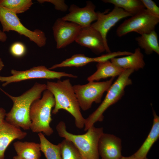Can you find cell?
Segmentation results:
<instances>
[{"label":"cell","mask_w":159,"mask_h":159,"mask_svg":"<svg viewBox=\"0 0 159 159\" xmlns=\"http://www.w3.org/2000/svg\"><path fill=\"white\" fill-rule=\"evenodd\" d=\"M0 90L12 100L13 105L6 113L5 120L9 123L25 130L30 129V108L32 103L39 99L42 92L47 90L46 84L36 82L30 89L21 95L13 96L0 88Z\"/></svg>","instance_id":"1"},{"label":"cell","mask_w":159,"mask_h":159,"mask_svg":"<svg viewBox=\"0 0 159 159\" xmlns=\"http://www.w3.org/2000/svg\"><path fill=\"white\" fill-rule=\"evenodd\" d=\"M47 90L53 94L55 104L52 112L57 114L61 109L65 110L71 114L74 119L75 124L78 128L81 129L85 125V119L80 111V108L73 86L67 79L57 82L48 81Z\"/></svg>","instance_id":"2"},{"label":"cell","mask_w":159,"mask_h":159,"mask_svg":"<svg viewBox=\"0 0 159 159\" xmlns=\"http://www.w3.org/2000/svg\"><path fill=\"white\" fill-rule=\"evenodd\" d=\"M59 135L72 142L77 148L84 159H100L98 144L104 133L102 127L93 126L83 134L76 135L67 130L65 123L60 122L56 127Z\"/></svg>","instance_id":"3"},{"label":"cell","mask_w":159,"mask_h":159,"mask_svg":"<svg viewBox=\"0 0 159 159\" xmlns=\"http://www.w3.org/2000/svg\"><path fill=\"white\" fill-rule=\"evenodd\" d=\"M134 71L131 69H124L112 83L100 105L87 118L85 119V131H87L94 126L97 122L102 121L104 112L110 106L121 99L125 94V87L132 84L130 77Z\"/></svg>","instance_id":"4"},{"label":"cell","mask_w":159,"mask_h":159,"mask_svg":"<svg viewBox=\"0 0 159 159\" xmlns=\"http://www.w3.org/2000/svg\"><path fill=\"white\" fill-rule=\"evenodd\" d=\"M55 102L54 97L49 91H44L41 99L34 101L31 105L29 112L31 121L30 129L34 132H43L47 136H50L54 131L50 125L52 119V109Z\"/></svg>","instance_id":"5"},{"label":"cell","mask_w":159,"mask_h":159,"mask_svg":"<svg viewBox=\"0 0 159 159\" xmlns=\"http://www.w3.org/2000/svg\"><path fill=\"white\" fill-rule=\"evenodd\" d=\"M0 22L4 32L15 31L28 37L40 47L46 44L47 38L43 32L39 29L33 31L28 29L22 24L17 14L0 6Z\"/></svg>","instance_id":"6"},{"label":"cell","mask_w":159,"mask_h":159,"mask_svg":"<svg viewBox=\"0 0 159 159\" xmlns=\"http://www.w3.org/2000/svg\"><path fill=\"white\" fill-rule=\"evenodd\" d=\"M114 78H111L105 81H91L83 85L73 86L80 108L83 111H86L91 107L93 102L100 103L104 93L108 90Z\"/></svg>","instance_id":"7"},{"label":"cell","mask_w":159,"mask_h":159,"mask_svg":"<svg viewBox=\"0 0 159 159\" xmlns=\"http://www.w3.org/2000/svg\"><path fill=\"white\" fill-rule=\"evenodd\" d=\"M159 17L151 14L145 9L125 20L117 27L116 33L119 37L134 32L140 35L155 30Z\"/></svg>","instance_id":"8"},{"label":"cell","mask_w":159,"mask_h":159,"mask_svg":"<svg viewBox=\"0 0 159 159\" xmlns=\"http://www.w3.org/2000/svg\"><path fill=\"white\" fill-rule=\"evenodd\" d=\"M11 72L12 74L11 76H0V82H4L2 85L3 87H5L11 83L30 79L43 78L49 80L57 79L59 80L63 77L73 78L77 77L72 74L50 70L43 65L34 67L24 71L12 69Z\"/></svg>","instance_id":"9"},{"label":"cell","mask_w":159,"mask_h":159,"mask_svg":"<svg viewBox=\"0 0 159 159\" xmlns=\"http://www.w3.org/2000/svg\"><path fill=\"white\" fill-rule=\"evenodd\" d=\"M96 21L91 25L92 28L99 32L103 39L106 49V52H111L108 44L107 36L111 29L120 20L125 18L131 16L130 14L123 9L115 7L108 13L97 12Z\"/></svg>","instance_id":"10"},{"label":"cell","mask_w":159,"mask_h":159,"mask_svg":"<svg viewBox=\"0 0 159 159\" xmlns=\"http://www.w3.org/2000/svg\"><path fill=\"white\" fill-rule=\"evenodd\" d=\"M82 27L62 18L57 19L52 27L53 34L57 49L64 48L75 39Z\"/></svg>","instance_id":"11"},{"label":"cell","mask_w":159,"mask_h":159,"mask_svg":"<svg viewBox=\"0 0 159 159\" xmlns=\"http://www.w3.org/2000/svg\"><path fill=\"white\" fill-rule=\"evenodd\" d=\"M95 6L90 1H87L85 6L80 8L73 4L69 9V13L62 17L65 21L75 23L82 28L90 26L97 19Z\"/></svg>","instance_id":"12"},{"label":"cell","mask_w":159,"mask_h":159,"mask_svg":"<svg viewBox=\"0 0 159 159\" xmlns=\"http://www.w3.org/2000/svg\"><path fill=\"white\" fill-rule=\"evenodd\" d=\"M128 51H120L110 52L100 56L91 57L86 56L83 54H77L67 59L60 63L54 64L49 69L52 70L57 68L75 67H82L92 62H98L110 60L114 57L119 56L127 55L131 54Z\"/></svg>","instance_id":"13"},{"label":"cell","mask_w":159,"mask_h":159,"mask_svg":"<svg viewBox=\"0 0 159 159\" xmlns=\"http://www.w3.org/2000/svg\"><path fill=\"white\" fill-rule=\"evenodd\" d=\"M75 41L79 45L90 49L96 54L106 52L102 36L90 26L82 28Z\"/></svg>","instance_id":"14"},{"label":"cell","mask_w":159,"mask_h":159,"mask_svg":"<svg viewBox=\"0 0 159 159\" xmlns=\"http://www.w3.org/2000/svg\"><path fill=\"white\" fill-rule=\"evenodd\" d=\"M121 140L112 134L103 133L98 144L99 155L102 159H118L121 154Z\"/></svg>","instance_id":"15"},{"label":"cell","mask_w":159,"mask_h":159,"mask_svg":"<svg viewBox=\"0 0 159 159\" xmlns=\"http://www.w3.org/2000/svg\"><path fill=\"white\" fill-rule=\"evenodd\" d=\"M26 132L4 120L0 123V159H4V153L8 147L15 139L21 140L26 135Z\"/></svg>","instance_id":"16"},{"label":"cell","mask_w":159,"mask_h":159,"mask_svg":"<svg viewBox=\"0 0 159 159\" xmlns=\"http://www.w3.org/2000/svg\"><path fill=\"white\" fill-rule=\"evenodd\" d=\"M144 57L140 48L138 47L130 54L122 57H114L110 61L115 65L124 69L138 71L143 68L145 65Z\"/></svg>","instance_id":"17"},{"label":"cell","mask_w":159,"mask_h":159,"mask_svg":"<svg viewBox=\"0 0 159 159\" xmlns=\"http://www.w3.org/2000/svg\"><path fill=\"white\" fill-rule=\"evenodd\" d=\"M97 70L87 79L89 82L99 81L102 79L118 76L124 69L113 64L110 60L97 63Z\"/></svg>","instance_id":"18"},{"label":"cell","mask_w":159,"mask_h":159,"mask_svg":"<svg viewBox=\"0 0 159 159\" xmlns=\"http://www.w3.org/2000/svg\"><path fill=\"white\" fill-rule=\"evenodd\" d=\"M153 122L151 129L146 139L133 155L135 159H144L153 144L159 137V117L153 111Z\"/></svg>","instance_id":"19"},{"label":"cell","mask_w":159,"mask_h":159,"mask_svg":"<svg viewBox=\"0 0 159 159\" xmlns=\"http://www.w3.org/2000/svg\"><path fill=\"white\" fill-rule=\"evenodd\" d=\"M17 155L24 159H40V144L32 142L17 141L13 144Z\"/></svg>","instance_id":"20"},{"label":"cell","mask_w":159,"mask_h":159,"mask_svg":"<svg viewBox=\"0 0 159 159\" xmlns=\"http://www.w3.org/2000/svg\"><path fill=\"white\" fill-rule=\"evenodd\" d=\"M135 40L139 46L144 50L145 54L149 55L155 52L159 54L158 36L155 30L141 35L136 37Z\"/></svg>","instance_id":"21"},{"label":"cell","mask_w":159,"mask_h":159,"mask_svg":"<svg viewBox=\"0 0 159 159\" xmlns=\"http://www.w3.org/2000/svg\"><path fill=\"white\" fill-rule=\"evenodd\" d=\"M105 3L114 5L115 7L123 9L132 16L145 9L141 0H103Z\"/></svg>","instance_id":"22"},{"label":"cell","mask_w":159,"mask_h":159,"mask_svg":"<svg viewBox=\"0 0 159 159\" xmlns=\"http://www.w3.org/2000/svg\"><path fill=\"white\" fill-rule=\"evenodd\" d=\"M38 135L40 141L41 151L46 159H62L59 143L57 145L52 144L42 132L39 133Z\"/></svg>","instance_id":"23"},{"label":"cell","mask_w":159,"mask_h":159,"mask_svg":"<svg viewBox=\"0 0 159 159\" xmlns=\"http://www.w3.org/2000/svg\"><path fill=\"white\" fill-rule=\"evenodd\" d=\"M31 0H0V6L17 14L28 10L33 4Z\"/></svg>","instance_id":"24"},{"label":"cell","mask_w":159,"mask_h":159,"mask_svg":"<svg viewBox=\"0 0 159 159\" xmlns=\"http://www.w3.org/2000/svg\"><path fill=\"white\" fill-rule=\"evenodd\" d=\"M62 159H84L74 144L64 139L59 143Z\"/></svg>","instance_id":"25"},{"label":"cell","mask_w":159,"mask_h":159,"mask_svg":"<svg viewBox=\"0 0 159 159\" xmlns=\"http://www.w3.org/2000/svg\"><path fill=\"white\" fill-rule=\"evenodd\" d=\"M10 51L13 56L20 57L23 56L25 53L26 48L24 44L20 42H16L11 46Z\"/></svg>","instance_id":"26"},{"label":"cell","mask_w":159,"mask_h":159,"mask_svg":"<svg viewBox=\"0 0 159 159\" xmlns=\"http://www.w3.org/2000/svg\"><path fill=\"white\" fill-rule=\"evenodd\" d=\"M145 9L152 15L159 17V8L152 0H141Z\"/></svg>","instance_id":"27"},{"label":"cell","mask_w":159,"mask_h":159,"mask_svg":"<svg viewBox=\"0 0 159 159\" xmlns=\"http://www.w3.org/2000/svg\"><path fill=\"white\" fill-rule=\"evenodd\" d=\"M40 3L44 2H49L53 4L55 6V9L57 10L62 11H67L68 9V6L65 3L64 0H37Z\"/></svg>","instance_id":"28"},{"label":"cell","mask_w":159,"mask_h":159,"mask_svg":"<svg viewBox=\"0 0 159 159\" xmlns=\"http://www.w3.org/2000/svg\"><path fill=\"white\" fill-rule=\"evenodd\" d=\"M6 113L5 110L3 108H0V123L3 122L5 117Z\"/></svg>","instance_id":"29"},{"label":"cell","mask_w":159,"mask_h":159,"mask_svg":"<svg viewBox=\"0 0 159 159\" xmlns=\"http://www.w3.org/2000/svg\"><path fill=\"white\" fill-rule=\"evenodd\" d=\"M7 37L6 33L0 30V41L3 42H5Z\"/></svg>","instance_id":"30"},{"label":"cell","mask_w":159,"mask_h":159,"mask_svg":"<svg viewBox=\"0 0 159 159\" xmlns=\"http://www.w3.org/2000/svg\"><path fill=\"white\" fill-rule=\"evenodd\" d=\"M118 159H135L133 155L129 157H123L122 156L121 158Z\"/></svg>","instance_id":"31"},{"label":"cell","mask_w":159,"mask_h":159,"mask_svg":"<svg viewBox=\"0 0 159 159\" xmlns=\"http://www.w3.org/2000/svg\"><path fill=\"white\" fill-rule=\"evenodd\" d=\"M4 66V64L3 62L2 61L1 59L0 58V71L2 69Z\"/></svg>","instance_id":"32"},{"label":"cell","mask_w":159,"mask_h":159,"mask_svg":"<svg viewBox=\"0 0 159 159\" xmlns=\"http://www.w3.org/2000/svg\"><path fill=\"white\" fill-rule=\"evenodd\" d=\"M13 159H24L20 157L17 155L14 156L13 157Z\"/></svg>","instance_id":"33"},{"label":"cell","mask_w":159,"mask_h":159,"mask_svg":"<svg viewBox=\"0 0 159 159\" xmlns=\"http://www.w3.org/2000/svg\"><path fill=\"white\" fill-rule=\"evenodd\" d=\"M144 159H148V158H147L146 157Z\"/></svg>","instance_id":"34"},{"label":"cell","mask_w":159,"mask_h":159,"mask_svg":"<svg viewBox=\"0 0 159 159\" xmlns=\"http://www.w3.org/2000/svg\"></svg>","instance_id":"35"}]
</instances>
